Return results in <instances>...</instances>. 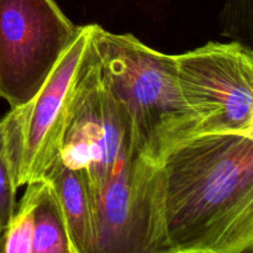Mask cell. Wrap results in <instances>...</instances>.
<instances>
[{
    "label": "cell",
    "mask_w": 253,
    "mask_h": 253,
    "mask_svg": "<svg viewBox=\"0 0 253 253\" xmlns=\"http://www.w3.org/2000/svg\"><path fill=\"white\" fill-rule=\"evenodd\" d=\"M170 253H231L253 245V135L200 133L160 165Z\"/></svg>",
    "instance_id": "obj_1"
},
{
    "label": "cell",
    "mask_w": 253,
    "mask_h": 253,
    "mask_svg": "<svg viewBox=\"0 0 253 253\" xmlns=\"http://www.w3.org/2000/svg\"><path fill=\"white\" fill-rule=\"evenodd\" d=\"M103 83L130 118L138 152L160 166L175 146L200 135L199 121L180 93L175 56L131 34L90 25Z\"/></svg>",
    "instance_id": "obj_2"
},
{
    "label": "cell",
    "mask_w": 253,
    "mask_h": 253,
    "mask_svg": "<svg viewBox=\"0 0 253 253\" xmlns=\"http://www.w3.org/2000/svg\"><path fill=\"white\" fill-rule=\"evenodd\" d=\"M133 151L130 118L104 85L90 34L58 157L83 173L91 203Z\"/></svg>",
    "instance_id": "obj_3"
},
{
    "label": "cell",
    "mask_w": 253,
    "mask_h": 253,
    "mask_svg": "<svg viewBox=\"0 0 253 253\" xmlns=\"http://www.w3.org/2000/svg\"><path fill=\"white\" fill-rule=\"evenodd\" d=\"M81 31L54 0H0V99H34Z\"/></svg>",
    "instance_id": "obj_4"
},
{
    "label": "cell",
    "mask_w": 253,
    "mask_h": 253,
    "mask_svg": "<svg viewBox=\"0 0 253 253\" xmlns=\"http://www.w3.org/2000/svg\"><path fill=\"white\" fill-rule=\"evenodd\" d=\"M185 104L200 133L253 135V51L239 41L208 42L175 54Z\"/></svg>",
    "instance_id": "obj_5"
},
{
    "label": "cell",
    "mask_w": 253,
    "mask_h": 253,
    "mask_svg": "<svg viewBox=\"0 0 253 253\" xmlns=\"http://www.w3.org/2000/svg\"><path fill=\"white\" fill-rule=\"evenodd\" d=\"M90 39V25L78 36L26 105L4 116L7 151L16 187L41 182L61 151L77 81Z\"/></svg>",
    "instance_id": "obj_6"
},
{
    "label": "cell",
    "mask_w": 253,
    "mask_h": 253,
    "mask_svg": "<svg viewBox=\"0 0 253 253\" xmlns=\"http://www.w3.org/2000/svg\"><path fill=\"white\" fill-rule=\"evenodd\" d=\"M86 253H170L161 211L160 166L133 151L91 199Z\"/></svg>",
    "instance_id": "obj_7"
},
{
    "label": "cell",
    "mask_w": 253,
    "mask_h": 253,
    "mask_svg": "<svg viewBox=\"0 0 253 253\" xmlns=\"http://www.w3.org/2000/svg\"><path fill=\"white\" fill-rule=\"evenodd\" d=\"M42 180L52 188L72 253H86L93 237V210L85 177L57 157Z\"/></svg>",
    "instance_id": "obj_8"
},
{
    "label": "cell",
    "mask_w": 253,
    "mask_h": 253,
    "mask_svg": "<svg viewBox=\"0 0 253 253\" xmlns=\"http://www.w3.org/2000/svg\"><path fill=\"white\" fill-rule=\"evenodd\" d=\"M31 253H71L58 203L44 180L36 183Z\"/></svg>",
    "instance_id": "obj_9"
},
{
    "label": "cell",
    "mask_w": 253,
    "mask_h": 253,
    "mask_svg": "<svg viewBox=\"0 0 253 253\" xmlns=\"http://www.w3.org/2000/svg\"><path fill=\"white\" fill-rule=\"evenodd\" d=\"M36 183L27 184L26 193L17 204L16 212L2 234V253H31Z\"/></svg>",
    "instance_id": "obj_10"
},
{
    "label": "cell",
    "mask_w": 253,
    "mask_h": 253,
    "mask_svg": "<svg viewBox=\"0 0 253 253\" xmlns=\"http://www.w3.org/2000/svg\"><path fill=\"white\" fill-rule=\"evenodd\" d=\"M11 163L7 151L6 132L4 119H0V235L11 224L16 212V192Z\"/></svg>",
    "instance_id": "obj_11"
},
{
    "label": "cell",
    "mask_w": 253,
    "mask_h": 253,
    "mask_svg": "<svg viewBox=\"0 0 253 253\" xmlns=\"http://www.w3.org/2000/svg\"><path fill=\"white\" fill-rule=\"evenodd\" d=\"M221 34L252 48L253 0H226L221 12Z\"/></svg>",
    "instance_id": "obj_12"
},
{
    "label": "cell",
    "mask_w": 253,
    "mask_h": 253,
    "mask_svg": "<svg viewBox=\"0 0 253 253\" xmlns=\"http://www.w3.org/2000/svg\"><path fill=\"white\" fill-rule=\"evenodd\" d=\"M231 253H253V245H249V246L244 247V249H240Z\"/></svg>",
    "instance_id": "obj_13"
},
{
    "label": "cell",
    "mask_w": 253,
    "mask_h": 253,
    "mask_svg": "<svg viewBox=\"0 0 253 253\" xmlns=\"http://www.w3.org/2000/svg\"><path fill=\"white\" fill-rule=\"evenodd\" d=\"M0 253H2V235H0Z\"/></svg>",
    "instance_id": "obj_14"
},
{
    "label": "cell",
    "mask_w": 253,
    "mask_h": 253,
    "mask_svg": "<svg viewBox=\"0 0 253 253\" xmlns=\"http://www.w3.org/2000/svg\"><path fill=\"white\" fill-rule=\"evenodd\" d=\"M71 253H72V252H71Z\"/></svg>",
    "instance_id": "obj_15"
}]
</instances>
